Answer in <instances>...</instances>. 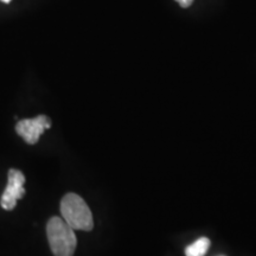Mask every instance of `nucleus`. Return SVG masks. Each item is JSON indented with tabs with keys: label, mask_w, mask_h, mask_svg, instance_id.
Returning <instances> with one entry per match:
<instances>
[{
	"label": "nucleus",
	"mask_w": 256,
	"mask_h": 256,
	"mask_svg": "<svg viewBox=\"0 0 256 256\" xmlns=\"http://www.w3.org/2000/svg\"><path fill=\"white\" fill-rule=\"evenodd\" d=\"M2 2H5V4H8V2H11V0H2Z\"/></svg>",
	"instance_id": "0eeeda50"
},
{
	"label": "nucleus",
	"mask_w": 256,
	"mask_h": 256,
	"mask_svg": "<svg viewBox=\"0 0 256 256\" xmlns=\"http://www.w3.org/2000/svg\"><path fill=\"white\" fill-rule=\"evenodd\" d=\"M25 177L23 172L19 170L11 168L8 174V185L0 198V204L5 210L14 209L17 200L24 197L25 194Z\"/></svg>",
	"instance_id": "7ed1b4c3"
},
{
	"label": "nucleus",
	"mask_w": 256,
	"mask_h": 256,
	"mask_svg": "<svg viewBox=\"0 0 256 256\" xmlns=\"http://www.w3.org/2000/svg\"><path fill=\"white\" fill-rule=\"evenodd\" d=\"M210 248V240L206 238H200L194 241L192 244L188 246L185 249L186 256H204Z\"/></svg>",
	"instance_id": "39448f33"
},
{
	"label": "nucleus",
	"mask_w": 256,
	"mask_h": 256,
	"mask_svg": "<svg viewBox=\"0 0 256 256\" xmlns=\"http://www.w3.org/2000/svg\"><path fill=\"white\" fill-rule=\"evenodd\" d=\"M60 214L63 220L74 230L90 232L94 228L92 211L82 197L76 194H66L60 202Z\"/></svg>",
	"instance_id": "f03ea898"
},
{
	"label": "nucleus",
	"mask_w": 256,
	"mask_h": 256,
	"mask_svg": "<svg viewBox=\"0 0 256 256\" xmlns=\"http://www.w3.org/2000/svg\"><path fill=\"white\" fill-rule=\"evenodd\" d=\"M46 235L51 252L55 256H72L78 240L75 232L60 217H51L46 224Z\"/></svg>",
	"instance_id": "f257e3e1"
},
{
	"label": "nucleus",
	"mask_w": 256,
	"mask_h": 256,
	"mask_svg": "<svg viewBox=\"0 0 256 256\" xmlns=\"http://www.w3.org/2000/svg\"><path fill=\"white\" fill-rule=\"evenodd\" d=\"M51 127V120L46 115H38L34 119L20 120L16 124V132L30 145H34L44 130Z\"/></svg>",
	"instance_id": "20e7f679"
},
{
	"label": "nucleus",
	"mask_w": 256,
	"mask_h": 256,
	"mask_svg": "<svg viewBox=\"0 0 256 256\" xmlns=\"http://www.w3.org/2000/svg\"><path fill=\"white\" fill-rule=\"evenodd\" d=\"M176 2H177L178 4L182 6V8H190V6L192 5V2H194V0H176Z\"/></svg>",
	"instance_id": "423d86ee"
}]
</instances>
